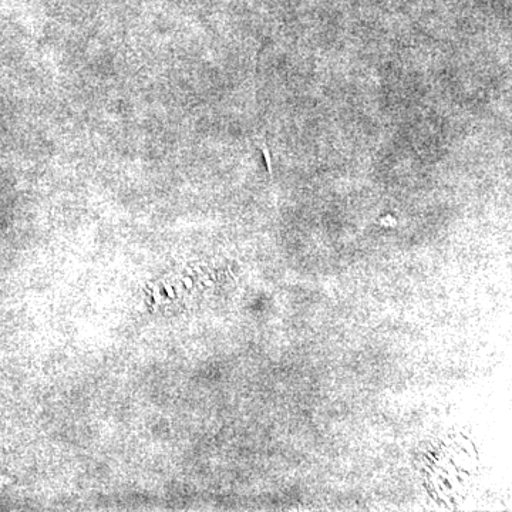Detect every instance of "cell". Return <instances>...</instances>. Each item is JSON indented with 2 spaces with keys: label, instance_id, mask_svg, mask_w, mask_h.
<instances>
[]
</instances>
